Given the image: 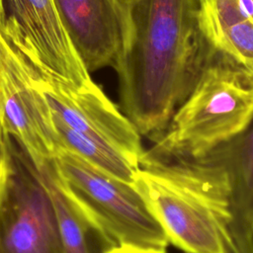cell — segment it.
<instances>
[{"mask_svg":"<svg viewBox=\"0 0 253 253\" xmlns=\"http://www.w3.org/2000/svg\"><path fill=\"white\" fill-rule=\"evenodd\" d=\"M132 37L115 68L123 113L157 140L194 88L210 48L199 29V0H129Z\"/></svg>","mask_w":253,"mask_h":253,"instance_id":"obj_1","label":"cell"},{"mask_svg":"<svg viewBox=\"0 0 253 253\" xmlns=\"http://www.w3.org/2000/svg\"><path fill=\"white\" fill-rule=\"evenodd\" d=\"M252 121L253 69L210 48L194 88L142 155L158 160L199 158L242 132Z\"/></svg>","mask_w":253,"mask_h":253,"instance_id":"obj_2","label":"cell"},{"mask_svg":"<svg viewBox=\"0 0 253 253\" xmlns=\"http://www.w3.org/2000/svg\"><path fill=\"white\" fill-rule=\"evenodd\" d=\"M72 210L97 238L102 251L123 245L166 249L169 240L133 184L115 178L61 148L48 165Z\"/></svg>","mask_w":253,"mask_h":253,"instance_id":"obj_3","label":"cell"},{"mask_svg":"<svg viewBox=\"0 0 253 253\" xmlns=\"http://www.w3.org/2000/svg\"><path fill=\"white\" fill-rule=\"evenodd\" d=\"M167 161L209 204L223 228L226 253H253V121L202 157Z\"/></svg>","mask_w":253,"mask_h":253,"instance_id":"obj_4","label":"cell"},{"mask_svg":"<svg viewBox=\"0 0 253 253\" xmlns=\"http://www.w3.org/2000/svg\"><path fill=\"white\" fill-rule=\"evenodd\" d=\"M133 186L169 243L184 253H226L223 228L207 201L165 161L141 155Z\"/></svg>","mask_w":253,"mask_h":253,"instance_id":"obj_5","label":"cell"},{"mask_svg":"<svg viewBox=\"0 0 253 253\" xmlns=\"http://www.w3.org/2000/svg\"><path fill=\"white\" fill-rule=\"evenodd\" d=\"M2 6L1 32L30 64L69 84L94 81L53 0H3Z\"/></svg>","mask_w":253,"mask_h":253,"instance_id":"obj_6","label":"cell"},{"mask_svg":"<svg viewBox=\"0 0 253 253\" xmlns=\"http://www.w3.org/2000/svg\"><path fill=\"white\" fill-rule=\"evenodd\" d=\"M0 121L35 169L52 162L58 147L47 102L35 84L29 62L1 29Z\"/></svg>","mask_w":253,"mask_h":253,"instance_id":"obj_7","label":"cell"},{"mask_svg":"<svg viewBox=\"0 0 253 253\" xmlns=\"http://www.w3.org/2000/svg\"><path fill=\"white\" fill-rule=\"evenodd\" d=\"M30 66L52 118L118 150L138 166L144 151L139 132L96 82L73 85Z\"/></svg>","mask_w":253,"mask_h":253,"instance_id":"obj_8","label":"cell"},{"mask_svg":"<svg viewBox=\"0 0 253 253\" xmlns=\"http://www.w3.org/2000/svg\"><path fill=\"white\" fill-rule=\"evenodd\" d=\"M11 154L0 211V253H62L50 199L13 139Z\"/></svg>","mask_w":253,"mask_h":253,"instance_id":"obj_9","label":"cell"},{"mask_svg":"<svg viewBox=\"0 0 253 253\" xmlns=\"http://www.w3.org/2000/svg\"><path fill=\"white\" fill-rule=\"evenodd\" d=\"M91 73L119 64L132 37L129 0H53Z\"/></svg>","mask_w":253,"mask_h":253,"instance_id":"obj_10","label":"cell"},{"mask_svg":"<svg viewBox=\"0 0 253 253\" xmlns=\"http://www.w3.org/2000/svg\"><path fill=\"white\" fill-rule=\"evenodd\" d=\"M207 45L253 69V6L244 0H215L198 16Z\"/></svg>","mask_w":253,"mask_h":253,"instance_id":"obj_11","label":"cell"},{"mask_svg":"<svg viewBox=\"0 0 253 253\" xmlns=\"http://www.w3.org/2000/svg\"><path fill=\"white\" fill-rule=\"evenodd\" d=\"M58 150H70L99 170L125 182L133 184L138 166L118 150L71 129L50 116Z\"/></svg>","mask_w":253,"mask_h":253,"instance_id":"obj_12","label":"cell"},{"mask_svg":"<svg viewBox=\"0 0 253 253\" xmlns=\"http://www.w3.org/2000/svg\"><path fill=\"white\" fill-rule=\"evenodd\" d=\"M48 165L40 170L33 168L50 199L56 220L61 252L91 253L87 238V235L91 232L55 186L50 176Z\"/></svg>","mask_w":253,"mask_h":253,"instance_id":"obj_13","label":"cell"},{"mask_svg":"<svg viewBox=\"0 0 253 253\" xmlns=\"http://www.w3.org/2000/svg\"><path fill=\"white\" fill-rule=\"evenodd\" d=\"M12 138L6 132L1 121H0V166H10L12 154H11Z\"/></svg>","mask_w":253,"mask_h":253,"instance_id":"obj_14","label":"cell"},{"mask_svg":"<svg viewBox=\"0 0 253 253\" xmlns=\"http://www.w3.org/2000/svg\"><path fill=\"white\" fill-rule=\"evenodd\" d=\"M101 253H166L165 249H156V248H147L139 247L132 245H123L112 247L102 251Z\"/></svg>","mask_w":253,"mask_h":253,"instance_id":"obj_15","label":"cell"},{"mask_svg":"<svg viewBox=\"0 0 253 253\" xmlns=\"http://www.w3.org/2000/svg\"><path fill=\"white\" fill-rule=\"evenodd\" d=\"M10 167H11V163H10V166H8V167H1L0 166V211H1V208H2L3 200H4L6 189H7Z\"/></svg>","mask_w":253,"mask_h":253,"instance_id":"obj_16","label":"cell"},{"mask_svg":"<svg viewBox=\"0 0 253 253\" xmlns=\"http://www.w3.org/2000/svg\"><path fill=\"white\" fill-rule=\"evenodd\" d=\"M2 2H3V0H0V21H2V19H3V6H2Z\"/></svg>","mask_w":253,"mask_h":253,"instance_id":"obj_17","label":"cell"}]
</instances>
